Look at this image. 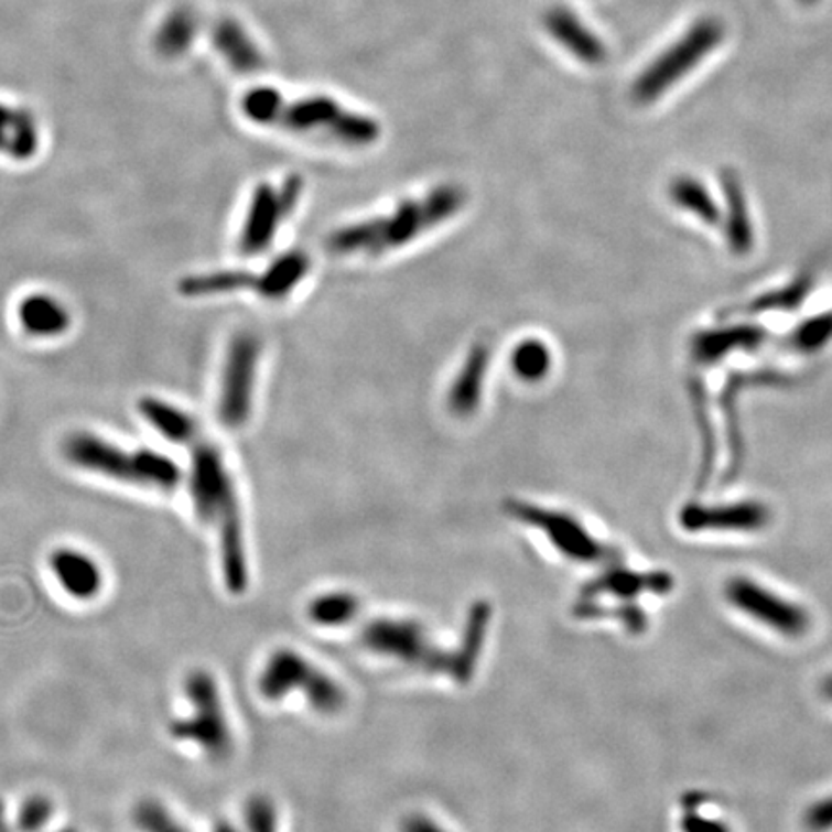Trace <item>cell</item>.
Instances as JSON below:
<instances>
[{
	"mask_svg": "<svg viewBox=\"0 0 832 832\" xmlns=\"http://www.w3.org/2000/svg\"><path fill=\"white\" fill-rule=\"evenodd\" d=\"M190 451V494L193 509L203 522L218 530L221 576L229 594H244L249 586L244 519L236 480L220 447L205 432L185 445Z\"/></svg>",
	"mask_w": 832,
	"mask_h": 832,
	"instance_id": "cell-1",
	"label": "cell"
},
{
	"mask_svg": "<svg viewBox=\"0 0 832 832\" xmlns=\"http://www.w3.org/2000/svg\"><path fill=\"white\" fill-rule=\"evenodd\" d=\"M241 110L252 123L295 136H314L337 145H372L382 133L375 118L353 112L326 95L288 99L272 87H255L245 93Z\"/></svg>",
	"mask_w": 832,
	"mask_h": 832,
	"instance_id": "cell-2",
	"label": "cell"
},
{
	"mask_svg": "<svg viewBox=\"0 0 832 832\" xmlns=\"http://www.w3.org/2000/svg\"><path fill=\"white\" fill-rule=\"evenodd\" d=\"M466 205V192L455 184H443L422 197L399 203L391 213L352 221L334 229L328 236V249L339 257H378L396 251L430 229L451 220Z\"/></svg>",
	"mask_w": 832,
	"mask_h": 832,
	"instance_id": "cell-3",
	"label": "cell"
},
{
	"mask_svg": "<svg viewBox=\"0 0 832 832\" xmlns=\"http://www.w3.org/2000/svg\"><path fill=\"white\" fill-rule=\"evenodd\" d=\"M62 455L79 471L141 488L170 491L184 478L180 465L166 453L149 447L130 450L122 443L85 430L64 437Z\"/></svg>",
	"mask_w": 832,
	"mask_h": 832,
	"instance_id": "cell-4",
	"label": "cell"
},
{
	"mask_svg": "<svg viewBox=\"0 0 832 832\" xmlns=\"http://www.w3.org/2000/svg\"><path fill=\"white\" fill-rule=\"evenodd\" d=\"M725 599L744 619L780 640L800 641L813 630V615L806 605L748 574L726 581Z\"/></svg>",
	"mask_w": 832,
	"mask_h": 832,
	"instance_id": "cell-5",
	"label": "cell"
},
{
	"mask_svg": "<svg viewBox=\"0 0 832 832\" xmlns=\"http://www.w3.org/2000/svg\"><path fill=\"white\" fill-rule=\"evenodd\" d=\"M725 35V25L718 18H700L684 31L682 37L677 39L649 66L641 69L633 85L634 100L649 105L661 99L672 85L679 84L680 79L698 68L723 43Z\"/></svg>",
	"mask_w": 832,
	"mask_h": 832,
	"instance_id": "cell-6",
	"label": "cell"
},
{
	"mask_svg": "<svg viewBox=\"0 0 832 832\" xmlns=\"http://www.w3.org/2000/svg\"><path fill=\"white\" fill-rule=\"evenodd\" d=\"M301 690L306 702L322 715H336L345 705V690L326 672L316 669L293 649H278L260 671L259 692L268 702H280Z\"/></svg>",
	"mask_w": 832,
	"mask_h": 832,
	"instance_id": "cell-7",
	"label": "cell"
},
{
	"mask_svg": "<svg viewBox=\"0 0 832 832\" xmlns=\"http://www.w3.org/2000/svg\"><path fill=\"white\" fill-rule=\"evenodd\" d=\"M185 694L192 703L190 717L170 723V734L180 742H192L208 757L224 759L231 752V731L224 713L220 688L213 674L203 669L192 671L185 679Z\"/></svg>",
	"mask_w": 832,
	"mask_h": 832,
	"instance_id": "cell-8",
	"label": "cell"
},
{
	"mask_svg": "<svg viewBox=\"0 0 832 832\" xmlns=\"http://www.w3.org/2000/svg\"><path fill=\"white\" fill-rule=\"evenodd\" d=\"M260 359L262 342L257 334L241 329L231 336L224 355L216 403L218 419L229 430H239L251 419Z\"/></svg>",
	"mask_w": 832,
	"mask_h": 832,
	"instance_id": "cell-9",
	"label": "cell"
},
{
	"mask_svg": "<svg viewBox=\"0 0 832 832\" xmlns=\"http://www.w3.org/2000/svg\"><path fill=\"white\" fill-rule=\"evenodd\" d=\"M303 190L305 184L299 176H288L280 184L257 185L239 229V251L257 257L270 249L283 224L295 213Z\"/></svg>",
	"mask_w": 832,
	"mask_h": 832,
	"instance_id": "cell-10",
	"label": "cell"
},
{
	"mask_svg": "<svg viewBox=\"0 0 832 832\" xmlns=\"http://www.w3.org/2000/svg\"><path fill=\"white\" fill-rule=\"evenodd\" d=\"M680 527L692 534H761L771 527L772 509L757 497H742L718 504L684 505L679 515Z\"/></svg>",
	"mask_w": 832,
	"mask_h": 832,
	"instance_id": "cell-11",
	"label": "cell"
},
{
	"mask_svg": "<svg viewBox=\"0 0 832 832\" xmlns=\"http://www.w3.org/2000/svg\"><path fill=\"white\" fill-rule=\"evenodd\" d=\"M505 511L517 520L527 522L528 527L542 530L559 553L581 563H594L607 558V548L590 534L588 528L573 515L563 511H550L545 507L527 504V501H507Z\"/></svg>",
	"mask_w": 832,
	"mask_h": 832,
	"instance_id": "cell-12",
	"label": "cell"
},
{
	"mask_svg": "<svg viewBox=\"0 0 832 832\" xmlns=\"http://www.w3.org/2000/svg\"><path fill=\"white\" fill-rule=\"evenodd\" d=\"M363 640L370 651L399 659L401 663L424 667L428 671H447L445 659L430 646L426 630L413 620H375L365 628Z\"/></svg>",
	"mask_w": 832,
	"mask_h": 832,
	"instance_id": "cell-13",
	"label": "cell"
},
{
	"mask_svg": "<svg viewBox=\"0 0 832 832\" xmlns=\"http://www.w3.org/2000/svg\"><path fill=\"white\" fill-rule=\"evenodd\" d=\"M771 332L764 324L744 318L695 332L690 339V359L695 367L715 368L738 355H756L769 342Z\"/></svg>",
	"mask_w": 832,
	"mask_h": 832,
	"instance_id": "cell-14",
	"label": "cell"
},
{
	"mask_svg": "<svg viewBox=\"0 0 832 832\" xmlns=\"http://www.w3.org/2000/svg\"><path fill=\"white\" fill-rule=\"evenodd\" d=\"M721 180V208L723 221L721 229L725 236L726 249L738 259H746L756 251L757 229L749 205L748 193L742 177L733 169H723Z\"/></svg>",
	"mask_w": 832,
	"mask_h": 832,
	"instance_id": "cell-15",
	"label": "cell"
},
{
	"mask_svg": "<svg viewBox=\"0 0 832 832\" xmlns=\"http://www.w3.org/2000/svg\"><path fill=\"white\" fill-rule=\"evenodd\" d=\"M818 285V278L808 270H802L792 275V280L787 283H780L772 290L764 291L754 299H749L746 305L742 306L741 314L744 318L764 324L769 329L771 324L792 318L796 314L802 313L803 306L810 301L811 291Z\"/></svg>",
	"mask_w": 832,
	"mask_h": 832,
	"instance_id": "cell-16",
	"label": "cell"
},
{
	"mask_svg": "<svg viewBox=\"0 0 832 832\" xmlns=\"http://www.w3.org/2000/svg\"><path fill=\"white\" fill-rule=\"evenodd\" d=\"M543 23L551 37L555 39L566 53L573 54L574 58L590 66L604 64L607 46L586 23L582 22L576 12L569 8H551L543 18Z\"/></svg>",
	"mask_w": 832,
	"mask_h": 832,
	"instance_id": "cell-17",
	"label": "cell"
},
{
	"mask_svg": "<svg viewBox=\"0 0 832 832\" xmlns=\"http://www.w3.org/2000/svg\"><path fill=\"white\" fill-rule=\"evenodd\" d=\"M20 328L35 339H56L72 326V314L61 299L51 293H30L20 299L15 309Z\"/></svg>",
	"mask_w": 832,
	"mask_h": 832,
	"instance_id": "cell-18",
	"label": "cell"
},
{
	"mask_svg": "<svg viewBox=\"0 0 832 832\" xmlns=\"http://www.w3.org/2000/svg\"><path fill=\"white\" fill-rule=\"evenodd\" d=\"M491 349L488 342H476L466 353L465 363L451 383L447 393L450 411L457 417H471L478 409L488 376Z\"/></svg>",
	"mask_w": 832,
	"mask_h": 832,
	"instance_id": "cell-19",
	"label": "cell"
},
{
	"mask_svg": "<svg viewBox=\"0 0 832 832\" xmlns=\"http://www.w3.org/2000/svg\"><path fill=\"white\" fill-rule=\"evenodd\" d=\"M51 571L61 588L76 599H93L102 590V573L95 559L74 548H58L51 553Z\"/></svg>",
	"mask_w": 832,
	"mask_h": 832,
	"instance_id": "cell-20",
	"label": "cell"
},
{
	"mask_svg": "<svg viewBox=\"0 0 832 832\" xmlns=\"http://www.w3.org/2000/svg\"><path fill=\"white\" fill-rule=\"evenodd\" d=\"M262 270H241V268H224L210 270L201 274L185 275L180 282V293L190 299L221 298L236 295L241 291H255V295H262Z\"/></svg>",
	"mask_w": 832,
	"mask_h": 832,
	"instance_id": "cell-21",
	"label": "cell"
},
{
	"mask_svg": "<svg viewBox=\"0 0 832 832\" xmlns=\"http://www.w3.org/2000/svg\"><path fill=\"white\" fill-rule=\"evenodd\" d=\"M41 131L28 108L0 102V154L10 161L28 162L37 154Z\"/></svg>",
	"mask_w": 832,
	"mask_h": 832,
	"instance_id": "cell-22",
	"label": "cell"
},
{
	"mask_svg": "<svg viewBox=\"0 0 832 832\" xmlns=\"http://www.w3.org/2000/svg\"><path fill=\"white\" fill-rule=\"evenodd\" d=\"M669 197L674 207L700 221L705 228L721 229V201L707 190L702 180L688 174L674 177L669 185Z\"/></svg>",
	"mask_w": 832,
	"mask_h": 832,
	"instance_id": "cell-23",
	"label": "cell"
},
{
	"mask_svg": "<svg viewBox=\"0 0 832 832\" xmlns=\"http://www.w3.org/2000/svg\"><path fill=\"white\" fill-rule=\"evenodd\" d=\"M139 413L159 432V434L185 447L195 435L203 432L199 422L182 407L169 403L161 398H143L139 401Z\"/></svg>",
	"mask_w": 832,
	"mask_h": 832,
	"instance_id": "cell-24",
	"label": "cell"
},
{
	"mask_svg": "<svg viewBox=\"0 0 832 832\" xmlns=\"http://www.w3.org/2000/svg\"><path fill=\"white\" fill-rule=\"evenodd\" d=\"M311 272V259L303 251H288L272 260L264 270L262 295L268 301H282L290 298Z\"/></svg>",
	"mask_w": 832,
	"mask_h": 832,
	"instance_id": "cell-25",
	"label": "cell"
},
{
	"mask_svg": "<svg viewBox=\"0 0 832 832\" xmlns=\"http://www.w3.org/2000/svg\"><path fill=\"white\" fill-rule=\"evenodd\" d=\"M214 46L231 68L252 72L262 66V51L255 39L236 20H221L214 30Z\"/></svg>",
	"mask_w": 832,
	"mask_h": 832,
	"instance_id": "cell-26",
	"label": "cell"
},
{
	"mask_svg": "<svg viewBox=\"0 0 832 832\" xmlns=\"http://www.w3.org/2000/svg\"><path fill=\"white\" fill-rule=\"evenodd\" d=\"M787 344L800 357H815L832 345V309L813 313L788 332Z\"/></svg>",
	"mask_w": 832,
	"mask_h": 832,
	"instance_id": "cell-27",
	"label": "cell"
},
{
	"mask_svg": "<svg viewBox=\"0 0 832 832\" xmlns=\"http://www.w3.org/2000/svg\"><path fill=\"white\" fill-rule=\"evenodd\" d=\"M512 372L519 376L522 382H542L550 375L553 367V355L542 339L528 337L522 339L511 355Z\"/></svg>",
	"mask_w": 832,
	"mask_h": 832,
	"instance_id": "cell-28",
	"label": "cell"
},
{
	"mask_svg": "<svg viewBox=\"0 0 832 832\" xmlns=\"http://www.w3.org/2000/svg\"><path fill=\"white\" fill-rule=\"evenodd\" d=\"M359 613V599L347 592H328L314 597L309 617L321 626H344Z\"/></svg>",
	"mask_w": 832,
	"mask_h": 832,
	"instance_id": "cell-29",
	"label": "cell"
},
{
	"mask_svg": "<svg viewBox=\"0 0 832 832\" xmlns=\"http://www.w3.org/2000/svg\"><path fill=\"white\" fill-rule=\"evenodd\" d=\"M247 832H278V811L268 796L255 795L245 802Z\"/></svg>",
	"mask_w": 832,
	"mask_h": 832,
	"instance_id": "cell-30",
	"label": "cell"
},
{
	"mask_svg": "<svg viewBox=\"0 0 832 832\" xmlns=\"http://www.w3.org/2000/svg\"><path fill=\"white\" fill-rule=\"evenodd\" d=\"M136 823L145 832H187L170 815L164 806L154 800H145L136 808Z\"/></svg>",
	"mask_w": 832,
	"mask_h": 832,
	"instance_id": "cell-31",
	"label": "cell"
},
{
	"mask_svg": "<svg viewBox=\"0 0 832 832\" xmlns=\"http://www.w3.org/2000/svg\"><path fill=\"white\" fill-rule=\"evenodd\" d=\"M53 818V802L46 796L33 795L18 811V829L22 832H37Z\"/></svg>",
	"mask_w": 832,
	"mask_h": 832,
	"instance_id": "cell-32",
	"label": "cell"
},
{
	"mask_svg": "<svg viewBox=\"0 0 832 832\" xmlns=\"http://www.w3.org/2000/svg\"><path fill=\"white\" fill-rule=\"evenodd\" d=\"M680 831L682 832H733L726 821L715 818V815H705L702 813V802L695 800L692 796L690 802L684 803L682 811V821H680Z\"/></svg>",
	"mask_w": 832,
	"mask_h": 832,
	"instance_id": "cell-33",
	"label": "cell"
},
{
	"mask_svg": "<svg viewBox=\"0 0 832 832\" xmlns=\"http://www.w3.org/2000/svg\"><path fill=\"white\" fill-rule=\"evenodd\" d=\"M193 18L190 14H176L164 23L161 31V45L172 53H182L192 43Z\"/></svg>",
	"mask_w": 832,
	"mask_h": 832,
	"instance_id": "cell-34",
	"label": "cell"
},
{
	"mask_svg": "<svg viewBox=\"0 0 832 832\" xmlns=\"http://www.w3.org/2000/svg\"><path fill=\"white\" fill-rule=\"evenodd\" d=\"M802 826L806 832H832V792L803 810Z\"/></svg>",
	"mask_w": 832,
	"mask_h": 832,
	"instance_id": "cell-35",
	"label": "cell"
},
{
	"mask_svg": "<svg viewBox=\"0 0 832 832\" xmlns=\"http://www.w3.org/2000/svg\"><path fill=\"white\" fill-rule=\"evenodd\" d=\"M403 832H447L426 815H411L403 823Z\"/></svg>",
	"mask_w": 832,
	"mask_h": 832,
	"instance_id": "cell-36",
	"label": "cell"
},
{
	"mask_svg": "<svg viewBox=\"0 0 832 832\" xmlns=\"http://www.w3.org/2000/svg\"><path fill=\"white\" fill-rule=\"evenodd\" d=\"M213 832H239V831H237L236 826L229 825V823H218V825L214 826Z\"/></svg>",
	"mask_w": 832,
	"mask_h": 832,
	"instance_id": "cell-37",
	"label": "cell"
},
{
	"mask_svg": "<svg viewBox=\"0 0 832 832\" xmlns=\"http://www.w3.org/2000/svg\"><path fill=\"white\" fill-rule=\"evenodd\" d=\"M825 694L829 700H832V677L826 680Z\"/></svg>",
	"mask_w": 832,
	"mask_h": 832,
	"instance_id": "cell-38",
	"label": "cell"
},
{
	"mask_svg": "<svg viewBox=\"0 0 832 832\" xmlns=\"http://www.w3.org/2000/svg\"><path fill=\"white\" fill-rule=\"evenodd\" d=\"M800 4H803V7H811V4H815V2H819V0H798Z\"/></svg>",
	"mask_w": 832,
	"mask_h": 832,
	"instance_id": "cell-39",
	"label": "cell"
},
{
	"mask_svg": "<svg viewBox=\"0 0 832 832\" xmlns=\"http://www.w3.org/2000/svg\"><path fill=\"white\" fill-rule=\"evenodd\" d=\"M66 832H69V831H66Z\"/></svg>",
	"mask_w": 832,
	"mask_h": 832,
	"instance_id": "cell-40",
	"label": "cell"
}]
</instances>
